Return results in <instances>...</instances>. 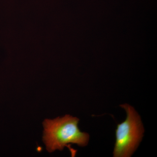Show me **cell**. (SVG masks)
<instances>
[{"label":"cell","mask_w":157,"mask_h":157,"mask_svg":"<svg viewBox=\"0 0 157 157\" xmlns=\"http://www.w3.org/2000/svg\"><path fill=\"white\" fill-rule=\"evenodd\" d=\"M78 121V118L70 115L53 120H45L43 123V141L47 151L49 152L56 150L62 151L70 143L81 147L86 146L90 135L79 130Z\"/></svg>","instance_id":"cell-1"},{"label":"cell","mask_w":157,"mask_h":157,"mask_svg":"<svg viewBox=\"0 0 157 157\" xmlns=\"http://www.w3.org/2000/svg\"><path fill=\"white\" fill-rule=\"evenodd\" d=\"M127 113L125 121L118 124L116 130L114 157H129L134 153L143 137L144 129L140 116L129 104L121 105Z\"/></svg>","instance_id":"cell-2"}]
</instances>
